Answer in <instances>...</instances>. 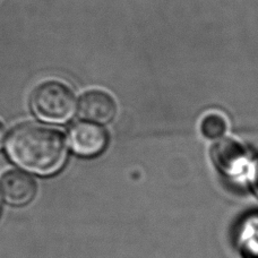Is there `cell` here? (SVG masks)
Instances as JSON below:
<instances>
[{
    "mask_svg": "<svg viewBox=\"0 0 258 258\" xmlns=\"http://www.w3.org/2000/svg\"><path fill=\"white\" fill-rule=\"evenodd\" d=\"M6 150L18 167L40 176L57 173L67 158L61 134L38 123L17 126L9 134Z\"/></svg>",
    "mask_w": 258,
    "mask_h": 258,
    "instance_id": "obj_1",
    "label": "cell"
},
{
    "mask_svg": "<svg viewBox=\"0 0 258 258\" xmlns=\"http://www.w3.org/2000/svg\"><path fill=\"white\" fill-rule=\"evenodd\" d=\"M75 94L60 82L49 81L40 84L31 95V109L41 120L49 123H64L77 110Z\"/></svg>",
    "mask_w": 258,
    "mask_h": 258,
    "instance_id": "obj_2",
    "label": "cell"
},
{
    "mask_svg": "<svg viewBox=\"0 0 258 258\" xmlns=\"http://www.w3.org/2000/svg\"><path fill=\"white\" fill-rule=\"evenodd\" d=\"M68 143L77 155L92 158L102 153L107 147L108 135L98 123L82 121L69 129Z\"/></svg>",
    "mask_w": 258,
    "mask_h": 258,
    "instance_id": "obj_3",
    "label": "cell"
},
{
    "mask_svg": "<svg viewBox=\"0 0 258 258\" xmlns=\"http://www.w3.org/2000/svg\"><path fill=\"white\" fill-rule=\"evenodd\" d=\"M212 159L220 171L230 178L241 176L249 164L245 147L232 140L216 143L212 149Z\"/></svg>",
    "mask_w": 258,
    "mask_h": 258,
    "instance_id": "obj_4",
    "label": "cell"
},
{
    "mask_svg": "<svg viewBox=\"0 0 258 258\" xmlns=\"http://www.w3.org/2000/svg\"><path fill=\"white\" fill-rule=\"evenodd\" d=\"M77 109L81 117L86 121L103 125L111 121L116 116L117 105L107 92L93 90L82 96Z\"/></svg>",
    "mask_w": 258,
    "mask_h": 258,
    "instance_id": "obj_5",
    "label": "cell"
},
{
    "mask_svg": "<svg viewBox=\"0 0 258 258\" xmlns=\"http://www.w3.org/2000/svg\"><path fill=\"white\" fill-rule=\"evenodd\" d=\"M35 181L26 173L21 171H9L0 179V192L8 204L14 206H23L35 197Z\"/></svg>",
    "mask_w": 258,
    "mask_h": 258,
    "instance_id": "obj_6",
    "label": "cell"
},
{
    "mask_svg": "<svg viewBox=\"0 0 258 258\" xmlns=\"http://www.w3.org/2000/svg\"><path fill=\"white\" fill-rule=\"evenodd\" d=\"M239 246L246 258H258V216L245 220L239 231Z\"/></svg>",
    "mask_w": 258,
    "mask_h": 258,
    "instance_id": "obj_7",
    "label": "cell"
},
{
    "mask_svg": "<svg viewBox=\"0 0 258 258\" xmlns=\"http://www.w3.org/2000/svg\"><path fill=\"white\" fill-rule=\"evenodd\" d=\"M201 131L207 138H219L227 131V122L220 114L212 113L203 119Z\"/></svg>",
    "mask_w": 258,
    "mask_h": 258,
    "instance_id": "obj_8",
    "label": "cell"
},
{
    "mask_svg": "<svg viewBox=\"0 0 258 258\" xmlns=\"http://www.w3.org/2000/svg\"><path fill=\"white\" fill-rule=\"evenodd\" d=\"M251 182L252 186H254V189L256 194L258 195V156L256 161L252 164V169H251Z\"/></svg>",
    "mask_w": 258,
    "mask_h": 258,
    "instance_id": "obj_9",
    "label": "cell"
},
{
    "mask_svg": "<svg viewBox=\"0 0 258 258\" xmlns=\"http://www.w3.org/2000/svg\"><path fill=\"white\" fill-rule=\"evenodd\" d=\"M4 136H5V131H4L3 125H2V123H0V147H2V145H3Z\"/></svg>",
    "mask_w": 258,
    "mask_h": 258,
    "instance_id": "obj_10",
    "label": "cell"
}]
</instances>
